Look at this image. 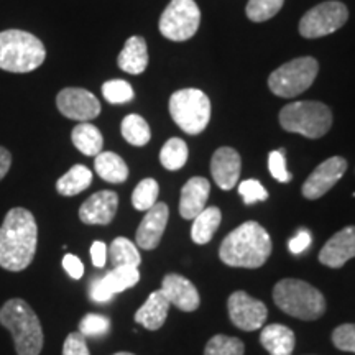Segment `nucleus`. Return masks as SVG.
I'll use <instances>...</instances> for the list:
<instances>
[{"label": "nucleus", "mask_w": 355, "mask_h": 355, "mask_svg": "<svg viewBox=\"0 0 355 355\" xmlns=\"http://www.w3.org/2000/svg\"><path fill=\"white\" fill-rule=\"evenodd\" d=\"M38 227L30 211L13 207L0 225V266L8 272L28 268L37 254Z\"/></svg>", "instance_id": "obj_1"}, {"label": "nucleus", "mask_w": 355, "mask_h": 355, "mask_svg": "<svg viewBox=\"0 0 355 355\" xmlns=\"http://www.w3.org/2000/svg\"><path fill=\"white\" fill-rule=\"evenodd\" d=\"M272 255V239L259 222L248 220L224 239L219 257L235 268H260Z\"/></svg>", "instance_id": "obj_2"}, {"label": "nucleus", "mask_w": 355, "mask_h": 355, "mask_svg": "<svg viewBox=\"0 0 355 355\" xmlns=\"http://www.w3.org/2000/svg\"><path fill=\"white\" fill-rule=\"evenodd\" d=\"M0 324L12 334L17 355H40L42 352L44 340L42 322L25 300H8L0 308Z\"/></svg>", "instance_id": "obj_3"}, {"label": "nucleus", "mask_w": 355, "mask_h": 355, "mask_svg": "<svg viewBox=\"0 0 355 355\" xmlns=\"http://www.w3.org/2000/svg\"><path fill=\"white\" fill-rule=\"evenodd\" d=\"M44 44L24 30H6L0 33V69L8 73H30L43 64Z\"/></svg>", "instance_id": "obj_4"}, {"label": "nucleus", "mask_w": 355, "mask_h": 355, "mask_svg": "<svg viewBox=\"0 0 355 355\" xmlns=\"http://www.w3.org/2000/svg\"><path fill=\"white\" fill-rule=\"evenodd\" d=\"M273 301L279 309L303 321H316L326 311L322 293L303 279L286 278L273 290Z\"/></svg>", "instance_id": "obj_5"}, {"label": "nucleus", "mask_w": 355, "mask_h": 355, "mask_svg": "<svg viewBox=\"0 0 355 355\" xmlns=\"http://www.w3.org/2000/svg\"><path fill=\"white\" fill-rule=\"evenodd\" d=\"M279 125L286 132L300 133L306 139H321L331 130L332 112L322 102H293L279 112Z\"/></svg>", "instance_id": "obj_6"}, {"label": "nucleus", "mask_w": 355, "mask_h": 355, "mask_svg": "<svg viewBox=\"0 0 355 355\" xmlns=\"http://www.w3.org/2000/svg\"><path fill=\"white\" fill-rule=\"evenodd\" d=\"M171 119L181 130L198 135L211 121V101L201 89H181L170 97Z\"/></svg>", "instance_id": "obj_7"}, {"label": "nucleus", "mask_w": 355, "mask_h": 355, "mask_svg": "<svg viewBox=\"0 0 355 355\" xmlns=\"http://www.w3.org/2000/svg\"><path fill=\"white\" fill-rule=\"evenodd\" d=\"M319 63L314 58L303 56L288 61L275 69L268 78V87L275 96L291 99L303 94L318 76Z\"/></svg>", "instance_id": "obj_8"}, {"label": "nucleus", "mask_w": 355, "mask_h": 355, "mask_svg": "<svg viewBox=\"0 0 355 355\" xmlns=\"http://www.w3.org/2000/svg\"><path fill=\"white\" fill-rule=\"evenodd\" d=\"M201 10L194 0H171L159 17V33L171 42H186L196 35Z\"/></svg>", "instance_id": "obj_9"}, {"label": "nucleus", "mask_w": 355, "mask_h": 355, "mask_svg": "<svg viewBox=\"0 0 355 355\" xmlns=\"http://www.w3.org/2000/svg\"><path fill=\"white\" fill-rule=\"evenodd\" d=\"M349 20V10L343 2L329 0L313 7L300 21V33L304 38H321L343 28Z\"/></svg>", "instance_id": "obj_10"}, {"label": "nucleus", "mask_w": 355, "mask_h": 355, "mask_svg": "<svg viewBox=\"0 0 355 355\" xmlns=\"http://www.w3.org/2000/svg\"><path fill=\"white\" fill-rule=\"evenodd\" d=\"M229 318L235 327L242 331H257L263 327L268 309L260 300L252 298L245 291H235L227 301Z\"/></svg>", "instance_id": "obj_11"}, {"label": "nucleus", "mask_w": 355, "mask_h": 355, "mask_svg": "<svg viewBox=\"0 0 355 355\" xmlns=\"http://www.w3.org/2000/svg\"><path fill=\"white\" fill-rule=\"evenodd\" d=\"M58 110L78 122H89L101 114V102L92 92L81 87H66L56 96Z\"/></svg>", "instance_id": "obj_12"}, {"label": "nucleus", "mask_w": 355, "mask_h": 355, "mask_svg": "<svg viewBox=\"0 0 355 355\" xmlns=\"http://www.w3.org/2000/svg\"><path fill=\"white\" fill-rule=\"evenodd\" d=\"M139 279V268H135V266H117L112 272L92 282L91 300L96 301V303H107L117 293L135 286Z\"/></svg>", "instance_id": "obj_13"}, {"label": "nucleus", "mask_w": 355, "mask_h": 355, "mask_svg": "<svg viewBox=\"0 0 355 355\" xmlns=\"http://www.w3.org/2000/svg\"><path fill=\"white\" fill-rule=\"evenodd\" d=\"M345 171H347V162L343 157L327 158L304 181L303 196L306 199L322 198L327 191L334 188Z\"/></svg>", "instance_id": "obj_14"}, {"label": "nucleus", "mask_w": 355, "mask_h": 355, "mask_svg": "<svg viewBox=\"0 0 355 355\" xmlns=\"http://www.w3.org/2000/svg\"><path fill=\"white\" fill-rule=\"evenodd\" d=\"M119 209V196L114 191H99L79 207V219L89 225H107Z\"/></svg>", "instance_id": "obj_15"}, {"label": "nucleus", "mask_w": 355, "mask_h": 355, "mask_svg": "<svg viewBox=\"0 0 355 355\" xmlns=\"http://www.w3.org/2000/svg\"><path fill=\"white\" fill-rule=\"evenodd\" d=\"M170 209L165 202H157L152 209L146 211L137 230V245L144 250H155L165 234Z\"/></svg>", "instance_id": "obj_16"}, {"label": "nucleus", "mask_w": 355, "mask_h": 355, "mask_svg": "<svg viewBox=\"0 0 355 355\" xmlns=\"http://www.w3.org/2000/svg\"><path fill=\"white\" fill-rule=\"evenodd\" d=\"M355 257V225H349L332 235L322 250L319 252V261L329 268H340Z\"/></svg>", "instance_id": "obj_17"}, {"label": "nucleus", "mask_w": 355, "mask_h": 355, "mask_svg": "<svg viewBox=\"0 0 355 355\" xmlns=\"http://www.w3.org/2000/svg\"><path fill=\"white\" fill-rule=\"evenodd\" d=\"M242 170V159L237 150L230 146H220L216 150L211 159V173L214 178L216 184L220 189L229 191L239 183Z\"/></svg>", "instance_id": "obj_18"}, {"label": "nucleus", "mask_w": 355, "mask_h": 355, "mask_svg": "<svg viewBox=\"0 0 355 355\" xmlns=\"http://www.w3.org/2000/svg\"><path fill=\"white\" fill-rule=\"evenodd\" d=\"M162 291L166 296V300L170 301V304L181 311H186V313L196 311L199 308V303H201L196 286L181 275H166L163 278Z\"/></svg>", "instance_id": "obj_19"}, {"label": "nucleus", "mask_w": 355, "mask_h": 355, "mask_svg": "<svg viewBox=\"0 0 355 355\" xmlns=\"http://www.w3.org/2000/svg\"><path fill=\"white\" fill-rule=\"evenodd\" d=\"M211 193V183L206 178H191L181 189L180 214L183 219H194L198 214L206 209L207 198Z\"/></svg>", "instance_id": "obj_20"}, {"label": "nucleus", "mask_w": 355, "mask_h": 355, "mask_svg": "<svg viewBox=\"0 0 355 355\" xmlns=\"http://www.w3.org/2000/svg\"><path fill=\"white\" fill-rule=\"evenodd\" d=\"M170 306V301L166 300L162 290L153 291L144 306L135 313V322H139L148 331H158L166 321Z\"/></svg>", "instance_id": "obj_21"}, {"label": "nucleus", "mask_w": 355, "mask_h": 355, "mask_svg": "<svg viewBox=\"0 0 355 355\" xmlns=\"http://www.w3.org/2000/svg\"><path fill=\"white\" fill-rule=\"evenodd\" d=\"M295 340V332L283 324H270L260 334V343L270 355H291Z\"/></svg>", "instance_id": "obj_22"}, {"label": "nucleus", "mask_w": 355, "mask_h": 355, "mask_svg": "<svg viewBox=\"0 0 355 355\" xmlns=\"http://www.w3.org/2000/svg\"><path fill=\"white\" fill-rule=\"evenodd\" d=\"M119 68L128 74H141L148 66V48L141 37H130L119 55Z\"/></svg>", "instance_id": "obj_23"}, {"label": "nucleus", "mask_w": 355, "mask_h": 355, "mask_svg": "<svg viewBox=\"0 0 355 355\" xmlns=\"http://www.w3.org/2000/svg\"><path fill=\"white\" fill-rule=\"evenodd\" d=\"M94 170L107 183L121 184L128 178L127 163L114 152H101L97 155L94 159Z\"/></svg>", "instance_id": "obj_24"}, {"label": "nucleus", "mask_w": 355, "mask_h": 355, "mask_svg": "<svg viewBox=\"0 0 355 355\" xmlns=\"http://www.w3.org/2000/svg\"><path fill=\"white\" fill-rule=\"evenodd\" d=\"M71 140L76 148L86 157H97L104 146V137L99 128L89 122H81L73 128Z\"/></svg>", "instance_id": "obj_25"}, {"label": "nucleus", "mask_w": 355, "mask_h": 355, "mask_svg": "<svg viewBox=\"0 0 355 355\" xmlns=\"http://www.w3.org/2000/svg\"><path fill=\"white\" fill-rule=\"evenodd\" d=\"M222 220V214L219 207H206L201 214L194 217L193 229H191V239L194 243L204 245V243L211 242L214 237L216 230L219 229V224Z\"/></svg>", "instance_id": "obj_26"}, {"label": "nucleus", "mask_w": 355, "mask_h": 355, "mask_svg": "<svg viewBox=\"0 0 355 355\" xmlns=\"http://www.w3.org/2000/svg\"><path fill=\"white\" fill-rule=\"evenodd\" d=\"M92 183V171L84 165H74L71 170L58 180L56 191L61 196L71 198L83 193Z\"/></svg>", "instance_id": "obj_27"}, {"label": "nucleus", "mask_w": 355, "mask_h": 355, "mask_svg": "<svg viewBox=\"0 0 355 355\" xmlns=\"http://www.w3.org/2000/svg\"><path fill=\"white\" fill-rule=\"evenodd\" d=\"M107 250L114 268H117V266H135V268H139L141 261L140 254L137 250L135 243L128 241V239L117 237L110 243Z\"/></svg>", "instance_id": "obj_28"}, {"label": "nucleus", "mask_w": 355, "mask_h": 355, "mask_svg": "<svg viewBox=\"0 0 355 355\" xmlns=\"http://www.w3.org/2000/svg\"><path fill=\"white\" fill-rule=\"evenodd\" d=\"M188 145H186L184 140L178 139H170L163 145L162 152H159V162L162 165L166 168L168 171H178L181 170L188 162Z\"/></svg>", "instance_id": "obj_29"}, {"label": "nucleus", "mask_w": 355, "mask_h": 355, "mask_svg": "<svg viewBox=\"0 0 355 355\" xmlns=\"http://www.w3.org/2000/svg\"><path fill=\"white\" fill-rule=\"evenodd\" d=\"M122 137L133 146H144L152 139V130L144 117L137 114L127 115L121 125Z\"/></svg>", "instance_id": "obj_30"}, {"label": "nucleus", "mask_w": 355, "mask_h": 355, "mask_svg": "<svg viewBox=\"0 0 355 355\" xmlns=\"http://www.w3.org/2000/svg\"><path fill=\"white\" fill-rule=\"evenodd\" d=\"M159 193V186L153 178H146L141 180L137 188L133 189L132 194V204L137 211H148L157 204Z\"/></svg>", "instance_id": "obj_31"}, {"label": "nucleus", "mask_w": 355, "mask_h": 355, "mask_svg": "<svg viewBox=\"0 0 355 355\" xmlns=\"http://www.w3.org/2000/svg\"><path fill=\"white\" fill-rule=\"evenodd\" d=\"M285 0H248L247 3V17L255 24H261L273 19L277 13L282 10Z\"/></svg>", "instance_id": "obj_32"}, {"label": "nucleus", "mask_w": 355, "mask_h": 355, "mask_svg": "<svg viewBox=\"0 0 355 355\" xmlns=\"http://www.w3.org/2000/svg\"><path fill=\"white\" fill-rule=\"evenodd\" d=\"M245 347L237 337L229 336H214L204 349V355H243Z\"/></svg>", "instance_id": "obj_33"}, {"label": "nucleus", "mask_w": 355, "mask_h": 355, "mask_svg": "<svg viewBox=\"0 0 355 355\" xmlns=\"http://www.w3.org/2000/svg\"><path fill=\"white\" fill-rule=\"evenodd\" d=\"M102 96L110 104H127L133 99V89L127 81L122 79H114V81L104 83L102 86Z\"/></svg>", "instance_id": "obj_34"}, {"label": "nucleus", "mask_w": 355, "mask_h": 355, "mask_svg": "<svg viewBox=\"0 0 355 355\" xmlns=\"http://www.w3.org/2000/svg\"><path fill=\"white\" fill-rule=\"evenodd\" d=\"M109 329V318L102 316V314H86L83 321L79 322V332L84 337H102L107 334Z\"/></svg>", "instance_id": "obj_35"}, {"label": "nucleus", "mask_w": 355, "mask_h": 355, "mask_svg": "<svg viewBox=\"0 0 355 355\" xmlns=\"http://www.w3.org/2000/svg\"><path fill=\"white\" fill-rule=\"evenodd\" d=\"M239 194H241L243 202L247 206H252V204L266 201L268 198V191H266L263 186H261L260 181L257 180H245L239 184Z\"/></svg>", "instance_id": "obj_36"}, {"label": "nucleus", "mask_w": 355, "mask_h": 355, "mask_svg": "<svg viewBox=\"0 0 355 355\" xmlns=\"http://www.w3.org/2000/svg\"><path fill=\"white\" fill-rule=\"evenodd\" d=\"M332 343L339 350L355 354V324H343L332 332Z\"/></svg>", "instance_id": "obj_37"}, {"label": "nucleus", "mask_w": 355, "mask_h": 355, "mask_svg": "<svg viewBox=\"0 0 355 355\" xmlns=\"http://www.w3.org/2000/svg\"><path fill=\"white\" fill-rule=\"evenodd\" d=\"M268 168L270 173L275 180L279 183H288L291 181V173L288 171L286 166V158H285V150H277L268 155Z\"/></svg>", "instance_id": "obj_38"}, {"label": "nucleus", "mask_w": 355, "mask_h": 355, "mask_svg": "<svg viewBox=\"0 0 355 355\" xmlns=\"http://www.w3.org/2000/svg\"><path fill=\"white\" fill-rule=\"evenodd\" d=\"M63 355H91L86 337L81 332H71L63 344Z\"/></svg>", "instance_id": "obj_39"}, {"label": "nucleus", "mask_w": 355, "mask_h": 355, "mask_svg": "<svg viewBox=\"0 0 355 355\" xmlns=\"http://www.w3.org/2000/svg\"><path fill=\"white\" fill-rule=\"evenodd\" d=\"M63 268L66 270V273H68L73 279H81L83 275H84L83 261L79 260L76 255H73V254L64 255Z\"/></svg>", "instance_id": "obj_40"}, {"label": "nucleus", "mask_w": 355, "mask_h": 355, "mask_svg": "<svg viewBox=\"0 0 355 355\" xmlns=\"http://www.w3.org/2000/svg\"><path fill=\"white\" fill-rule=\"evenodd\" d=\"M309 245H311V234L306 229H301L300 232L291 239L290 243H288L290 252L295 255H300L301 252H304Z\"/></svg>", "instance_id": "obj_41"}, {"label": "nucleus", "mask_w": 355, "mask_h": 355, "mask_svg": "<svg viewBox=\"0 0 355 355\" xmlns=\"http://www.w3.org/2000/svg\"><path fill=\"white\" fill-rule=\"evenodd\" d=\"M91 259L92 263L97 268H104L105 260H107V245L104 242H94L91 247Z\"/></svg>", "instance_id": "obj_42"}, {"label": "nucleus", "mask_w": 355, "mask_h": 355, "mask_svg": "<svg viewBox=\"0 0 355 355\" xmlns=\"http://www.w3.org/2000/svg\"><path fill=\"white\" fill-rule=\"evenodd\" d=\"M12 166V155L7 148L0 146V181L3 180V176L7 175L8 170Z\"/></svg>", "instance_id": "obj_43"}, {"label": "nucleus", "mask_w": 355, "mask_h": 355, "mask_svg": "<svg viewBox=\"0 0 355 355\" xmlns=\"http://www.w3.org/2000/svg\"><path fill=\"white\" fill-rule=\"evenodd\" d=\"M114 355H133L130 352H119V354H114Z\"/></svg>", "instance_id": "obj_44"}]
</instances>
